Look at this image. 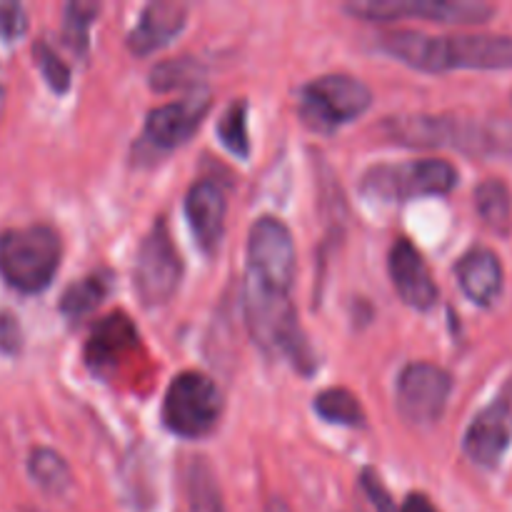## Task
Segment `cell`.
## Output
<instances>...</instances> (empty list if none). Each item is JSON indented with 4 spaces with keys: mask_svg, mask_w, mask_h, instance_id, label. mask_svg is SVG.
<instances>
[{
    "mask_svg": "<svg viewBox=\"0 0 512 512\" xmlns=\"http://www.w3.org/2000/svg\"><path fill=\"white\" fill-rule=\"evenodd\" d=\"M398 512H440V510L435 508V505L430 503L425 495L413 493V495H408V498H405V503L400 505Z\"/></svg>",
    "mask_w": 512,
    "mask_h": 512,
    "instance_id": "obj_31",
    "label": "cell"
},
{
    "mask_svg": "<svg viewBox=\"0 0 512 512\" xmlns=\"http://www.w3.org/2000/svg\"><path fill=\"white\" fill-rule=\"evenodd\" d=\"M63 258L60 235L33 223L0 233V278L18 293H40L53 283Z\"/></svg>",
    "mask_w": 512,
    "mask_h": 512,
    "instance_id": "obj_4",
    "label": "cell"
},
{
    "mask_svg": "<svg viewBox=\"0 0 512 512\" xmlns=\"http://www.w3.org/2000/svg\"><path fill=\"white\" fill-rule=\"evenodd\" d=\"M388 270L390 280H393V288L398 290L405 305L428 310L438 300V285H435L433 273H430L428 263L420 255V250L410 240H395V245L390 248Z\"/></svg>",
    "mask_w": 512,
    "mask_h": 512,
    "instance_id": "obj_14",
    "label": "cell"
},
{
    "mask_svg": "<svg viewBox=\"0 0 512 512\" xmlns=\"http://www.w3.org/2000/svg\"><path fill=\"white\" fill-rule=\"evenodd\" d=\"M475 208L490 230L508 235L512 228V195L500 178H488L475 190Z\"/></svg>",
    "mask_w": 512,
    "mask_h": 512,
    "instance_id": "obj_21",
    "label": "cell"
},
{
    "mask_svg": "<svg viewBox=\"0 0 512 512\" xmlns=\"http://www.w3.org/2000/svg\"><path fill=\"white\" fill-rule=\"evenodd\" d=\"M185 495L190 512H228L218 478L205 458H193L185 470Z\"/></svg>",
    "mask_w": 512,
    "mask_h": 512,
    "instance_id": "obj_19",
    "label": "cell"
},
{
    "mask_svg": "<svg viewBox=\"0 0 512 512\" xmlns=\"http://www.w3.org/2000/svg\"><path fill=\"white\" fill-rule=\"evenodd\" d=\"M453 378L433 363L405 365L398 378V410L413 425H435L448 408Z\"/></svg>",
    "mask_w": 512,
    "mask_h": 512,
    "instance_id": "obj_11",
    "label": "cell"
},
{
    "mask_svg": "<svg viewBox=\"0 0 512 512\" xmlns=\"http://www.w3.org/2000/svg\"><path fill=\"white\" fill-rule=\"evenodd\" d=\"M512 443V403L508 398L495 400L493 405L475 415L465 433L463 450L480 468H498Z\"/></svg>",
    "mask_w": 512,
    "mask_h": 512,
    "instance_id": "obj_13",
    "label": "cell"
},
{
    "mask_svg": "<svg viewBox=\"0 0 512 512\" xmlns=\"http://www.w3.org/2000/svg\"><path fill=\"white\" fill-rule=\"evenodd\" d=\"M458 183L453 163L438 158L403 165H378L363 178V190L380 200H410L418 195H445Z\"/></svg>",
    "mask_w": 512,
    "mask_h": 512,
    "instance_id": "obj_7",
    "label": "cell"
},
{
    "mask_svg": "<svg viewBox=\"0 0 512 512\" xmlns=\"http://www.w3.org/2000/svg\"><path fill=\"white\" fill-rule=\"evenodd\" d=\"M373 105V90L353 75H323L300 88V118L315 130H335Z\"/></svg>",
    "mask_w": 512,
    "mask_h": 512,
    "instance_id": "obj_6",
    "label": "cell"
},
{
    "mask_svg": "<svg viewBox=\"0 0 512 512\" xmlns=\"http://www.w3.org/2000/svg\"><path fill=\"white\" fill-rule=\"evenodd\" d=\"M100 5L98 3H68L65 5V23H63V33H65V43L75 50V53H85L90 43V25L93 20L98 18Z\"/></svg>",
    "mask_w": 512,
    "mask_h": 512,
    "instance_id": "obj_26",
    "label": "cell"
},
{
    "mask_svg": "<svg viewBox=\"0 0 512 512\" xmlns=\"http://www.w3.org/2000/svg\"><path fill=\"white\" fill-rule=\"evenodd\" d=\"M245 275L290 293L295 280V240L283 220L260 218L250 228Z\"/></svg>",
    "mask_w": 512,
    "mask_h": 512,
    "instance_id": "obj_10",
    "label": "cell"
},
{
    "mask_svg": "<svg viewBox=\"0 0 512 512\" xmlns=\"http://www.w3.org/2000/svg\"><path fill=\"white\" fill-rule=\"evenodd\" d=\"M315 413L328 423L360 428L365 425V410L360 400L345 388H328L315 395Z\"/></svg>",
    "mask_w": 512,
    "mask_h": 512,
    "instance_id": "obj_23",
    "label": "cell"
},
{
    "mask_svg": "<svg viewBox=\"0 0 512 512\" xmlns=\"http://www.w3.org/2000/svg\"><path fill=\"white\" fill-rule=\"evenodd\" d=\"M210 103L213 100L208 90H195L188 98L160 105L145 120V140L155 150H173L185 145L208 115Z\"/></svg>",
    "mask_w": 512,
    "mask_h": 512,
    "instance_id": "obj_12",
    "label": "cell"
},
{
    "mask_svg": "<svg viewBox=\"0 0 512 512\" xmlns=\"http://www.w3.org/2000/svg\"><path fill=\"white\" fill-rule=\"evenodd\" d=\"M188 20V5L175 0H155L148 3L140 13L138 25L130 33L128 45L135 55H150L158 48L168 45L175 35L183 33Z\"/></svg>",
    "mask_w": 512,
    "mask_h": 512,
    "instance_id": "obj_16",
    "label": "cell"
},
{
    "mask_svg": "<svg viewBox=\"0 0 512 512\" xmlns=\"http://www.w3.org/2000/svg\"><path fill=\"white\" fill-rule=\"evenodd\" d=\"M28 473L35 480V485L48 495H65L70 490V485H73V470H70V465L65 463V458L58 450L45 448V445H38V448L30 450Z\"/></svg>",
    "mask_w": 512,
    "mask_h": 512,
    "instance_id": "obj_20",
    "label": "cell"
},
{
    "mask_svg": "<svg viewBox=\"0 0 512 512\" xmlns=\"http://www.w3.org/2000/svg\"><path fill=\"white\" fill-rule=\"evenodd\" d=\"M245 320L255 343L275 358H285L300 373H313L315 353L298 323L288 290L273 288L245 275Z\"/></svg>",
    "mask_w": 512,
    "mask_h": 512,
    "instance_id": "obj_2",
    "label": "cell"
},
{
    "mask_svg": "<svg viewBox=\"0 0 512 512\" xmlns=\"http://www.w3.org/2000/svg\"><path fill=\"white\" fill-rule=\"evenodd\" d=\"M33 58L40 75L45 78V83H48L55 93H65V90L70 88V68L58 58V53H55L45 40H38V43L33 45Z\"/></svg>",
    "mask_w": 512,
    "mask_h": 512,
    "instance_id": "obj_27",
    "label": "cell"
},
{
    "mask_svg": "<svg viewBox=\"0 0 512 512\" xmlns=\"http://www.w3.org/2000/svg\"><path fill=\"white\" fill-rule=\"evenodd\" d=\"M345 13L368 23H393L400 18H425L430 23L475 25L493 18L495 8L480 0H355Z\"/></svg>",
    "mask_w": 512,
    "mask_h": 512,
    "instance_id": "obj_8",
    "label": "cell"
},
{
    "mask_svg": "<svg viewBox=\"0 0 512 512\" xmlns=\"http://www.w3.org/2000/svg\"><path fill=\"white\" fill-rule=\"evenodd\" d=\"M110 293V275L108 273H93L88 278L78 280L70 285L60 298V313L70 320H78L83 315L93 313Z\"/></svg>",
    "mask_w": 512,
    "mask_h": 512,
    "instance_id": "obj_22",
    "label": "cell"
},
{
    "mask_svg": "<svg viewBox=\"0 0 512 512\" xmlns=\"http://www.w3.org/2000/svg\"><path fill=\"white\" fill-rule=\"evenodd\" d=\"M3 98H5V90H3V85H0V105H3Z\"/></svg>",
    "mask_w": 512,
    "mask_h": 512,
    "instance_id": "obj_33",
    "label": "cell"
},
{
    "mask_svg": "<svg viewBox=\"0 0 512 512\" xmlns=\"http://www.w3.org/2000/svg\"><path fill=\"white\" fill-rule=\"evenodd\" d=\"M225 213H228V203H225V195L218 183L198 180L188 190L185 215H188L195 240L205 253H215L220 248V240L225 233Z\"/></svg>",
    "mask_w": 512,
    "mask_h": 512,
    "instance_id": "obj_15",
    "label": "cell"
},
{
    "mask_svg": "<svg viewBox=\"0 0 512 512\" xmlns=\"http://www.w3.org/2000/svg\"><path fill=\"white\" fill-rule=\"evenodd\" d=\"M23 350V328L10 310L0 308V353L18 355Z\"/></svg>",
    "mask_w": 512,
    "mask_h": 512,
    "instance_id": "obj_29",
    "label": "cell"
},
{
    "mask_svg": "<svg viewBox=\"0 0 512 512\" xmlns=\"http://www.w3.org/2000/svg\"><path fill=\"white\" fill-rule=\"evenodd\" d=\"M203 75V65L195 58H170L155 65L150 73V88L153 90H175L185 85H198Z\"/></svg>",
    "mask_w": 512,
    "mask_h": 512,
    "instance_id": "obj_24",
    "label": "cell"
},
{
    "mask_svg": "<svg viewBox=\"0 0 512 512\" xmlns=\"http://www.w3.org/2000/svg\"><path fill=\"white\" fill-rule=\"evenodd\" d=\"M380 48L420 73L512 68V38L508 35H428L420 30H393L380 38Z\"/></svg>",
    "mask_w": 512,
    "mask_h": 512,
    "instance_id": "obj_1",
    "label": "cell"
},
{
    "mask_svg": "<svg viewBox=\"0 0 512 512\" xmlns=\"http://www.w3.org/2000/svg\"><path fill=\"white\" fill-rule=\"evenodd\" d=\"M218 135L225 148L238 158L250 155V135H248V105L245 100H235L223 113L218 123Z\"/></svg>",
    "mask_w": 512,
    "mask_h": 512,
    "instance_id": "obj_25",
    "label": "cell"
},
{
    "mask_svg": "<svg viewBox=\"0 0 512 512\" xmlns=\"http://www.w3.org/2000/svg\"><path fill=\"white\" fill-rule=\"evenodd\" d=\"M223 415V398L213 380L198 370L175 375L163 398V423L180 438H203L213 433Z\"/></svg>",
    "mask_w": 512,
    "mask_h": 512,
    "instance_id": "obj_5",
    "label": "cell"
},
{
    "mask_svg": "<svg viewBox=\"0 0 512 512\" xmlns=\"http://www.w3.org/2000/svg\"><path fill=\"white\" fill-rule=\"evenodd\" d=\"M25 30H28V15H25L23 5L0 3V40L13 43V40L23 38Z\"/></svg>",
    "mask_w": 512,
    "mask_h": 512,
    "instance_id": "obj_28",
    "label": "cell"
},
{
    "mask_svg": "<svg viewBox=\"0 0 512 512\" xmlns=\"http://www.w3.org/2000/svg\"><path fill=\"white\" fill-rule=\"evenodd\" d=\"M18 512H38V510H33V508H23V510H18Z\"/></svg>",
    "mask_w": 512,
    "mask_h": 512,
    "instance_id": "obj_34",
    "label": "cell"
},
{
    "mask_svg": "<svg viewBox=\"0 0 512 512\" xmlns=\"http://www.w3.org/2000/svg\"><path fill=\"white\" fill-rule=\"evenodd\" d=\"M180 278H183V260H180L163 220H155L150 233L140 243L138 258H135V293L143 300V305L158 308L173 298Z\"/></svg>",
    "mask_w": 512,
    "mask_h": 512,
    "instance_id": "obj_9",
    "label": "cell"
},
{
    "mask_svg": "<svg viewBox=\"0 0 512 512\" xmlns=\"http://www.w3.org/2000/svg\"><path fill=\"white\" fill-rule=\"evenodd\" d=\"M265 512H293V510H290V505L285 503L283 498H273L268 500V505H265Z\"/></svg>",
    "mask_w": 512,
    "mask_h": 512,
    "instance_id": "obj_32",
    "label": "cell"
},
{
    "mask_svg": "<svg viewBox=\"0 0 512 512\" xmlns=\"http://www.w3.org/2000/svg\"><path fill=\"white\" fill-rule=\"evenodd\" d=\"M138 345V330L130 323L128 315L115 313L100 320L85 343V363L95 373H108L120 363L130 350Z\"/></svg>",
    "mask_w": 512,
    "mask_h": 512,
    "instance_id": "obj_17",
    "label": "cell"
},
{
    "mask_svg": "<svg viewBox=\"0 0 512 512\" xmlns=\"http://www.w3.org/2000/svg\"><path fill=\"white\" fill-rule=\"evenodd\" d=\"M385 133L418 148H460L468 153H512V125L503 120H473L455 115H398L385 123Z\"/></svg>",
    "mask_w": 512,
    "mask_h": 512,
    "instance_id": "obj_3",
    "label": "cell"
},
{
    "mask_svg": "<svg viewBox=\"0 0 512 512\" xmlns=\"http://www.w3.org/2000/svg\"><path fill=\"white\" fill-rule=\"evenodd\" d=\"M363 488H365V493H368L375 512H398V508L393 505V498L388 495V490L383 488V483H380L378 475L370 473V470H365L363 473Z\"/></svg>",
    "mask_w": 512,
    "mask_h": 512,
    "instance_id": "obj_30",
    "label": "cell"
},
{
    "mask_svg": "<svg viewBox=\"0 0 512 512\" xmlns=\"http://www.w3.org/2000/svg\"><path fill=\"white\" fill-rule=\"evenodd\" d=\"M455 275H458V283L463 288V293L475 305L488 308L503 293V263L488 248H473L470 253H465L460 258L458 268H455Z\"/></svg>",
    "mask_w": 512,
    "mask_h": 512,
    "instance_id": "obj_18",
    "label": "cell"
}]
</instances>
